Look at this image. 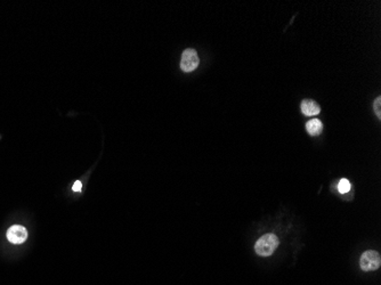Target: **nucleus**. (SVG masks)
I'll list each match as a JSON object with an SVG mask.
<instances>
[{
	"instance_id": "obj_1",
	"label": "nucleus",
	"mask_w": 381,
	"mask_h": 285,
	"mask_svg": "<svg viewBox=\"0 0 381 285\" xmlns=\"http://www.w3.org/2000/svg\"><path fill=\"white\" fill-rule=\"evenodd\" d=\"M278 244H280V241L275 234H265L256 242L255 251L260 257H269L276 250Z\"/></svg>"
},
{
	"instance_id": "obj_2",
	"label": "nucleus",
	"mask_w": 381,
	"mask_h": 285,
	"mask_svg": "<svg viewBox=\"0 0 381 285\" xmlns=\"http://www.w3.org/2000/svg\"><path fill=\"white\" fill-rule=\"evenodd\" d=\"M381 257L380 253L374 250H368L362 253L359 259L360 269L364 272H373L380 268Z\"/></svg>"
},
{
	"instance_id": "obj_3",
	"label": "nucleus",
	"mask_w": 381,
	"mask_h": 285,
	"mask_svg": "<svg viewBox=\"0 0 381 285\" xmlns=\"http://www.w3.org/2000/svg\"><path fill=\"white\" fill-rule=\"evenodd\" d=\"M200 59L197 53L194 49L189 48L183 52L182 54V59H181V69L184 72H192L194 71L197 66H199Z\"/></svg>"
},
{
	"instance_id": "obj_4",
	"label": "nucleus",
	"mask_w": 381,
	"mask_h": 285,
	"mask_svg": "<svg viewBox=\"0 0 381 285\" xmlns=\"http://www.w3.org/2000/svg\"><path fill=\"white\" fill-rule=\"evenodd\" d=\"M28 231L21 225H13L7 231V240L13 244H22L28 240Z\"/></svg>"
},
{
	"instance_id": "obj_5",
	"label": "nucleus",
	"mask_w": 381,
	"mask_h": 285,
	"mask_svg": "<svg viewBox=\"0 0 381 285\" xmlns=\"http://www.w3.org/2000/svg\"><path fill=\"white\" fill-rule=\"evenodd\" d=\"M300 109L304 115L306 116H313L318 114L321 112V108L315 100L312 99H304L300 104Z\"/></svg>"
},
{
	"instance_id": "obj_6",
	"label": "nucleus",
	"mask_w": 381,
	"mask_h": 285,
	"mask_svg": "<svg viewBox=\"0 0 381 285\" xmlns=\"http://www.w3.org/2000/svg\"><path fill=\"white\" fill-rule=\"evenodd\" d=\"M306 130L311 136H318L323 130L322 122L318 119H313L311 121H308L306 125Z\"/></svg>"
},
{
	"instance_id": "obj_7",
	"label": "nucleus",
	"mask_w": 381,
	"mask_h": 285,
	"mask_svg": "<svg viewBox=\"0 0 381 285\" xmlns=\"http://www.w3.org/2000/svg\"><path fill=\"white\" fill-rule=\"evenodd\" d=\"M338 190H339L340 193H342V194H346V193H348L350 191L349 180L346 179V178H343V179L340 180L339 184H338Z\"/></svg>"
},
{
	"instance_id": "obj_8",
	"label": "nucleus",
	"mask_w": 381,
	"mask_h": 285,
	"mask_svg": "<svg viewBox=\"0 0 381 285\" xmlns=\"http://www.w3.org/2000/svg\"><path fill=\"white\" fill-rule=\"evenodd\" d=\"M380 106H381V97H378L377 99L374 100L373 109H374L375 114L378 115V118H379V119H381V109H380Z\"/></svg>"
},
{
	"instance_id": "obj_9",
	"label": "nucleus",
	"mask_w": 381,
	"mask_h": 285,
	"mask_svg": "<svg viewBox=\"0 0 381 285\" xmlns=\"http://www.w3.org/2000/svg\"><path fill=\"white\" fill-rule=\"evenodd\" d=\"M81 190H83V182H81L80 180H77L72 186V191L79 193V192H81Z\"/></svg>"
}]
</instances>
